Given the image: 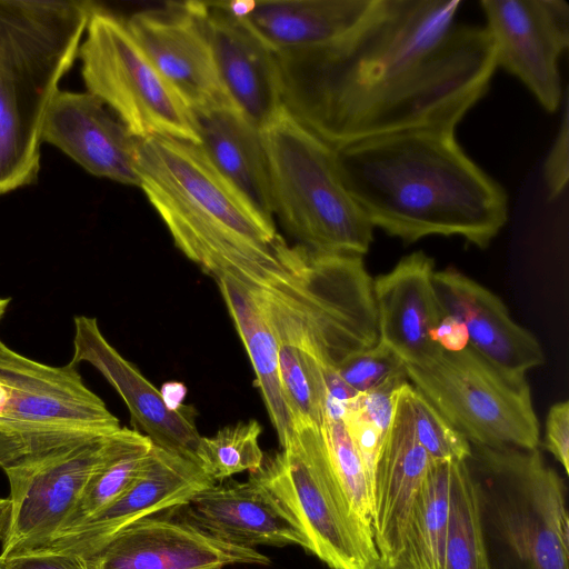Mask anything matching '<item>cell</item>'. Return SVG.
Masks as SVG:
<instances>
[{"label":"cell","mask_w":569,"mask_h":569,"mask_svg":"<svg viewBox=\"0 0 569 569\" xmlns=\"http://www.w3.org/2000/svg\"><path fill=\"white\" fill-rule=\"evenodd\" d=\"M430 339L442 350L460 351L469 345L468 331L465 325L452 316H442L429 332Z\"/></svg>","instance_id":"cell-39"},{"label":"cell","mask_w":569,"mask_h":569,"mask_svg":"<svg viewBox=\"0 0 569 569\" xmlns=\"http://www.w3.org/2000/svg\"><path fill=\"white\" fill-rule=\"evenodd\" d=\"M445 569H490L473 485L463 461L453 465Z\"/></svg>","instance_id":"cell-29"},{"label":"cell","mask_w":569,"mask_h":569,"mask_svg":"<svg viewBox=\"0 0 569 569\" xmlns=\"http://www.w3.org/2000/svg\"><path fill=\"white\" fill-rule=\"evenodd\" d=\"M41 140L96 177L139 187V139L88 91L57 92L44 117Z\"/></svg>","instance_id":"cell-17"},{"label":"cell","mask_w":569,"mask_h":569,"mask_svg":"<svg viewBox=\"0 0 569 569\" xmlns=\"http://www.w3.org/2000/svg\"><path fill=\"white\" fill-rule=\"evenodd\" d=\"M12 523V501L9 497H0V541L4 542Z\"/></svg>","instance_id":"cell-41"},{"label":"cell","mask_w":569,"mask_h":569,"mask_svg":"<svg viewBox=\"0 0 569 569\" xmlns=\"http://www.w3.org/2000/svg\"><path fill=\"white\" fill-rule=\"evenodd\" d=\"M563 100L560 127L543 162V181L549 200H555L561 196L569 178V111L567 92Z\"/></svg>","instance_id":"cell-35"},{"label":"cell","mask_w":569,"mask_h":569,"mask_svg":"<svg viewBox=\"0 0 569 569\" xmlns=\"http://www.w3.org/2000/svg\"><path fill=\"white\" fill-rule=\"evenodd\" d=\"M292 513L310 553L331 569H375L373 536L335 473L321 428L301 422L280 450L250 473Z\"/></svg>","instance_id":"cell-7"},{"label":"cell","mask_w":569,"mask_h":569,"mask_svg":"<svg viewBox=\"0 0 569 569\" xmlns=\"http://www.w3.org/2000/svg\"><path fill=\"white\" fill-rule=\"evenodd\" d=\"M261 430L257 420H249L224 426L211 437L202 436L198 465L216 483L244 471L256 472L264 459L259 445Z\"/></svg>","instance_id":"cell-30"},{"label":"cell","mask_w":569,"mask_h":569,"mask_svg":"<svg viewBox=\"0 0 569 569\" xmlns=\"http://www.w3.org/2000/svg\"><path fill=\"white\" fill-rule=\"evenodd\" d=\"M405 368L408 381L469 443L539 448L540 426L527 380L509 379L470 346L441 349Z\"/></svg>","instance_id":"cell-9"},{"label":"cell","mask_w":569,"mask_h":569,"mask_svg":"<svg viewBox=\"0 0 569 569\" xmlns=\"http://www.w3.org/2000/svg\"><path fill=\"white\" fill-rule=\"evenodd\" d=\"M3 569H87L84 559L66 552L31 551L0 560Z\"/></svg>","instance_id":"cell-38"},{"label":"cell","mask_w":569,"mask_h":569,"mask_svg":"<svg viewBox=\"0 0 569 569\" xmlns=\"http://www.w3.org/2000/svg\"><path fill=\"white\" fill-rule=\"evenodd\" d=\"M375 569H410V568L401 562H396L393 565H390V563L379 560V562Z\"/></svg>","instance_id":"cell-42"},{"label":"cell","mask_w":569,"mask_h":569,"mask_svg":"<svg viewBox=\"0 0 569 569\" xmlns=\"http://www.w3.org/2000/svg\"><path fill=\"white\" fill-rule=\"evenodd\" d=\"M488 31L502 68L553 113L561 104L558 68L569 47V6L565 0H481Z\"/></svg>","instance_id":"cell-13"},{"label":"cell","mask_w":569,"mask_h":569,"mask_svg":"<svg viewBox=\"0 0 569 569\" xmlns=\"http://www.w3.org/2000/svg\"><path fill=\"white\" fill-rule=\"evenodd\" d=\"M190 518L214 537L241 547L298 546L309 540L292 513L254 477L212 485L187 505Z\"/></svg>","instance_id":"cell-21"},{"label":"cell","mask_w":569,"mask_h":569,"mask_svg":"<svg viewBox=\"0 0 569 569\" xmlns=\"http://www.w3.org/2000/svg\"><path fill=\"white\" fill-rule=\"evenodd\" d=\"M152 446L151 440L137 430L121 427L112 432L103 458L54 536L77 528L123 493L142 472Z\"/></svg>","instance_id":"cell-28"},{"label":"cell","mask_w":569,"mask_h":569,"mask_svg":"<svg viewBox=\"0 0 569 569\" xmlns=\"http://www.w3.org/2000/svg\"><path fill=\"white\" fill-rule=\"evenodd\" d=\"M160 393L170 410L177 411L183 408V400L187 393V389L183 383L177 381L166 382L162 385Z\"/></svg>","instance_id":"cell-40"},{"label":"cell","mask_w":569,"mask_h":569,"mask_svg":"<svg viewBox=\"0 0 569 569\" xmlns=\"http://www.w3.org/2000/svg\"><path fill=\"white\" fill-rule=\"evenodd\" d=\"M78 58L87 91L132 136L200 143L189 106L151 62L124 19L94 4Z\"/></svg>","instance_id":"cell-8"},{"label":"cell","mask_w":569,"mask_h":569,"mask_svg":"<svg viewBox=\"0 0 569 569\" xmlns=\"http://www.w3.org/2000/svg\"><path fill=\"white\" fill-rule=\"evenodd\" d=\"M83 559L87 569H222L271 563L257 549L226 542L204 530L184 505L123 527Z\"/></svg>","instance_id":"cell-12"},{"label":"cell","mask_w":569,"mask_h":569,"mask_svg":"<svg viewBox=\"0 0 569 569\" xmlns=\"http://www.w3.org/2000/svg\"><path fill=\"white\" fill-rule=\"evenodd\" d=\"M453 129L421 128L336 150L342 181L373 228L405 243L458 236L486 248L508 197L459 146Z\"/></svg>","instance_id":"cell-2"},{"label":"cell","mask_w":569,"mask_h":569,"mask_svg":"<svg viewBox=\"0 0 569 569\" xmlns=\"http://www.w3.org/2000/svg\"><path fill=\"white\" fill-rule=\"evenodd\" d=\"M214 483L197 462L153 445L140 476L113 502L77 528L24 552H66L84 558L123 527L187 505Z\"/></svg>","instance_id":"cell-15"},{"label":"cell","mask_w":569,"mask_h":569,"mask_svg":"<svg viewBox=\"0 0 569 569\" xmlns=\"http://www.w3.org/2000/svg\"><path fill=\"white\" fill-rule=\"evenodd\" d=\"M73 356L70 362H87L96 368L124 401L133 430L147 436L160 448L194 462L201 437L191 409L170 410L157 389L102 335L93 317L77 316Z\"/></svg>","instance_id":"cell-16"},{"label":"cell","mask_w":569,"mask_h":569,"mask_svg":"<svg viewBox=\"0 0 569 569\" xmlns=\"http://www.w3.org/2000/svg\"><path fill=\"white\" fill-rule=\"evenodd\" d=\"M0 569H3V568L0 566Z\"/></svg>","instance_id":"cell-44"},{"label":"cell","mask_w":569,"mask_h":569,"mask_svg":"<svg viewBox=\"0 0 569 569\" xmlns=\"http://www.w3.org/2000/svg\"><path fill=\"white\" fill-rule=\"evenodd\" d=\"M199 146L268 219L273 220L268 157L262 131L236 104L191 110Z\"/></svg>","instance_id":"cell-23"},{"label":"cell","mask_w":569,"mask_h":569,"mask_svg":"<svg viewBox=\"0 0 569 569\" xmlns=\"http://www.w3.org/2000/svg\"><path fill=\"white\" fill-rule=\"evenodd\" d=\"M407 381V376L399 377L379 388L359 393L348 408L369 420L387 437L395 419L399 390Z\"/></svg>","instance_id":"cell-34"},{"label":"cell","mask_w":569,"mask_h":569,"mask_svg":"<svg viewBox=\"0 0 569 569\" xmlns=\"http://www.w3.org/2000/svg\"><path fill=\"white\" fill-rule=\"evenodd\" d=\"M460 6L377 0L340 40L276 52L283 108L335 151L406 130H456L497 69L486 28L456 21Z\"/></svg>","instance_id":"cell-1"},{"label":"cell","mask_w":569,"mask_h":569,"mask_svg":"<svg viewBox=\"0 0 569 569\" xmlns=\"http://www.w3.org/2000/svg\"><path fill=\"white\" fill-rule=\"evenodd\" d=\"M463 462L490 569H569L567 488L539 448L470 443Z\"/></svg>","instance_id":"cell-5"},{"label":"cell","mask_w":569,"mask_h":569,"mask_svg":"<svg viewBox=\"0 0 569 569\" xmlns=\"http://www.w3.org/2000/svg\"><path fill=\"white\" fill-rule=\"evenodd\" d=\"M433 288L442 316L459 319L469 345L491 366L513 381L545 362L537 338L518 325L489 289L455 269L435 271Z\"/></svg>","instance_id":"cell-18"},{"label":"cell","mask_w":569,"mask_h":569,"mask_svg":"<svg viewBox=\"0 0 569 569\" xmlns=\"http://www.w3.org/2000/svg\"><path fill=\"white\" fill-rule=\"evenodd\" d=\"M321 432L332 468L351 508L372 532L371 486L343 421H325Z\"/></svg>","instance_id":"cell-32"},{"label":"cell","mask_w":569,"mask_h":569,"mask_svg":"<svg viewBox=\"0 0 569 569\" xmlns=\"http://www.w3.org/2000/svg\"><path fill=\"white\" fill-rule=\"evenodd\" d=\"M377 0L251 1L241 17L276 52L320 48L356 29Z\"/></svg>","instance_id":"cell-24"},{"label":"cell","mask_w":569,"mask_h":569,"mask_svg":"<svg viewBox=\"0 0 569 569\" xmlns=\"http://www.w3.org/2000/svg\"><path fill=\"white\" fill-rule=\"evenodd\" d=\"M256 375L280 447L292 436L296 420L284 395L279 368V349L273 331L254 293L229 276L214 279Z\"/></svg>","instance_id":"cell-26"},{"label":"cell","mask_w":569,"mask_h":569,"mask_svg":"<svg viewBox=\"0 0 569 569\" xmlns=\"http://www.w3.org/2000/svg\"><path fill=\"white\" fill-rule=\"evenodd\" d=\"M430 465L398 396L395 419L380 449L372 481L371 528L380 561L393 565L399 559L410 513Z\"/></svg>","instance_id":"cell-22"},{"label":"cell","mask_w":569,"mask_h":569,"mask_svg":"<svg viewBox=\"0 0 569 569\" xmlns=\"http://www.w3.org/2000/svg\"><path fill=\"white\" fill-rule=\"evenodd\" d=\"M94 4L0 0V194L37 180L44 117Z\"/></svg>","instance_id":"cell-4"},{"label":"cell","mask_w":569,"mask_h":569,"mask_svg":"<svg viewBox=\"0 0 569 569\" xmlns=\"http://www.w3.org/2000/svg\"><path fill=\"white\" fill-rule=\"evenodd\" d=\"M10 301V298L0 297V319L4 316Z\"/></svg>","instance_id":"cell-43"},{"label":"cell","mask_w":569,"mask_h":569,"mask_svg":"<svg viewBox=\"0 0 569 569\" xmlns=\"http://www.w3.org/2000/svg\"><path fill=\"white\" fill-rule=\"evenodd\" d=\"M342 421L367 471L372 497L375 468L386 437L369 420L352 409H347Z\"/></svg>","instance_id":"cell-36"},{"label":"cell","mask_w":569,"mask_h":569,"mask_svg":"<svg viewBox=\"0 0 569 569\" xmlns=\"http://www.w3.org/2000/svg\"><path fill=\"white\" fill-rule=\"evenodd\" d=\"M545 448L569 473V402L559 401L548 411L545 428Z\"/></svg>","instance_id":"cell-37"},{"label":"cell","mask_w":569,"mask_h":569,"mask_svg":"<svg viewBox=\"0 0 569 569\" xmlns=\"http://www.w3.org/2000/svg\"><path fill=\"white\" fill-rule=\"evenodd\" d=\"M110 435H73L32 442L24 453L3 465L12 523L0 560L46 543L62 528L103 458Z\"/></svg>","instance_id":"cell-10"},{"label":"cell","mask_w":569,"mask_h":569,"mask_svg":"<svg viewBox=\"0 0 569 569\" xmlns=\"http://www.w3.org/2000/svg\"><path fill=\"white\" fill-rule=\"evenodd\" d=\"M415 436L432 461H463L470 443L409 382L399 390Z\"/></svg>","instance_id":"cell-31"},{"label":"cell","mask_w":569,"mask_h":569,"mask_svg":"<svg viewBox=\"0 0 569 569\" xmlns=\"http://www.w3.org/2000/svg\"><path fill=\"white\" fill-rule=\"evenodd\" d=\"M336 370L359 393L373 390L392 379L407 376L401 359L380 341L372 348L345 358L336 367Z\"/></svg>","instance_id":"cell-33"},{"label":"cell","mask_w":569,"mask_h":569,"mask_svg":"<svg viewBox=\"0 0 569 569\" xmlns=\"http://www.w3.org/2000/svg\"><path fill=\"white\" fill-rule=\"evenodd\" d=\"M121 428L70 361L53 367L14 351L0 338V432L29 445L63 436L108 435Z\"/></svg>","instance_id":"cell-11"},{"label":"cell","mask_w":569,"mask_h":569,"mask_svg":"<svg viewBox=\"0 0 569 569\" xmlns=\"http://www.w3.org/2000/svg\"><path fill=\"white\" fill-rule=\"evenodd\" d=\"M204 13L206 2H167L126 20L139 46L190 110L234 104L217 68Z\"/></svg>","instance_id":"cell-14"},{"label":"cell","mask_w":569,"mask_h":569,"mask_svg":"<svg viewBox=\"0 0 569 569\" xmlns=\"http://www.w3.org/2000/svg\"><path fill=\"white\" fill-rule=\"evenodd\" d=\"M261 131L273 216L308 250L363 257L375 228L347 190L336 151L284 108Z\"/></svg>","instance_id":"cell-6"},{"label":"cell","mask_w":569,"mask_h":569,"mask_svg":"<svg viewBox=\"0 0 569 569\" xmlns=\"http://www.w3.org/2000/svg\"><path fill=\"white\" fill-rule=\"evenodd\" d=\"M432 461L408 521L397 560L410 569H445L453 465Z\"/></svg>","instance_id":"cell-27"},{"label":"cell","mask_w":569,"mask_h":569,"mask_svg":"<svg viewBox=\"0 0 569 569\" xmlns=\"http://www.w3.org/2000/svg\"><path fill=\"white\" fill-rule=\"evenodd\" d=\"M435 261L423 251L399 260L373 279L379 341L407 365H419L441 348L429 332L442 318L433 288Z\"/></svg>","instance_id":"cell-20"},{"label":"cell","mask_w":569,"mask_h":569,"mask_svg":"<svg viewBox=\"0 0 569 569\" xmlns=\"http://www.w3.org/2000/svg\"><path fill=\"white\" fill-rule=\"evenodd\" d=\"M261 309L278 342L281 383L296 426L306 422L322 428L325 365L312 329L288 300L268 298Z\"/></svg>","instance_id":"cell-25"},{"label":"cell","mask_w":569,"mask_h":569,"mask_svg":"<svg viewBox=\"0 0 569 569\" xmlns=\"http://www.w3.org/2000/svg\"><path fill=\"white\" fill-rule=\"evenodd\" d=\"M204 24L229 97L262 130L283 108L276 51L223 1L206 2Z\"/></svg>","instance_id":"cell-19"},{"label":"cell","mask_w":569,"mask_h":569,"mask_svg":"<svg viewBox=\"0 0 569 569\" xmlns=\"http://www.w3.org/2000/svg\"><path fill=\"white\" fill-rule=\"evenodd\" d=\"M139 188L176 247L213 279L229 276L253 291L281 290L299 274L300 248L211 162L199 144L139 139Z\"/></svg>","instance_id":"cell-3"}]
</instances>
